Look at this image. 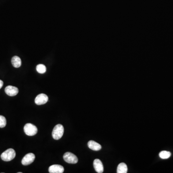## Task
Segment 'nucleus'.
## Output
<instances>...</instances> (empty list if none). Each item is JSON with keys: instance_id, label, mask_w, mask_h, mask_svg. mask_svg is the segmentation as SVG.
I'll return each mask as SVG.
<instances>
[{"instance_id": "39448f33", "label": "nucleus", "mask_w": 173, "mask_h": 173, "mask_svg": "<svg viewBox=\"0 0 173 173\" xmlns=\"http://www.w3.org/2000/svg\"><path fill=\"white\" fill-rule=\"evenodd\" d=\"M35 159V156L32 153L26 154L22 160V164L24 165H28L32 164Z\"/></svg>"}, {"instance_id": "f03ea898", "label": "nucleus", "mask_w": 173, "mask_h": 173, "mask_svg": "<svg viewBox=\"0 0 173 173\" xmlns=\"http://www.w3.org/2000/svg\"><path fill=\"white\" fill-rule=\"evenodd\" d=\"M15 155V151L13 148H9L1 154V157L3 161L8 162L14 159Z\"/></svg>"}, {"instance_id": "ddd939ff", "label": "nucleus", "mask_w": 173, "mask_h": 173, "mask_svg": "<svg viewBox=\"0 0 173 173\" xmlns=\"http://www.w3.org/2000/svg\"><path fill=\"white\" fill-rule=\"evenodd\" d=\"M171 155V153L170 152L165 151H161L159 153L160 157L162 159H166L169 158L170 157Z\"/></svg>"}, {"instance_id": "7ed1b4c3", "label": "nucleus", "mask_w": 173, "mask_h": 173, "mask_svg": "<svg viewBox=\"0 0 173 173\" xmlns=\"http://www.w3.org/2000/svg\"><path fill=\"white\" fill-rule=\"evenodd\" d=\"M24 130L26 135L29 136H33L37 133L38 128L33 124L27 123L24 126Z\"/></svg>"}, {"instance_id": "2eb2a0df", "label": "nucleus", "mask_w": 173, "mask_h": 173, "mask_svg": "<svg viewBox=\"0 0 173 173\" xmlns=\"http://www.w3.org/2000/svg\"><path fill=\"white\" fill-rule=\"evenodd\" d=\"M6 125V120L3 116H0V128H4Z\"/></svg>"}, {"instance_id": "9b49d317", "label": "nucleus", "mask_w": 173, "mask_h": 173, "mask_svg": "<svg viewBox=\"0 0 173 173\" xmlns=\"http://www.w3.org/2000/svg\"><path fill=\"white\" fill-rule=\"evenodd\" d=\"M11 62L13 67L15 68H18L21 66V60L18 56H14L12 58Z\"/></svg>"}, {"instance_id": "6e6552de", "label": "nucleus", "mask_w": 173, "mask_h": 173, "mask_svg": "<svg viewBox=\"0 0 173 173\" xmlns=\"http://www.w3.org/2000/svg\"><path fill=\"white\" fill-rule=\"evenodd\" d=\"M64 171V168L61 165H53L49 168V172L50 173H63Z\"/></svg>"}, {"instance_id": "423d86ee", "label": "nucleus", "mask_w": 173, "mask_h": 173, "mask_svg": "<svg viewBox=\"0 0 173 173\" xmlns=\"http://www.w3.org/2000/svg\"><path fill=\"white\" fill-rule=\"evenodd\" d=\"M48 101V96L46 94L41 93L36 97L35 102L37 105H43L46 104Z\"/></svg>"}, {"instance_id": "dca6fc26", "label": "nucleus", "mask_w": 173, "mask_h": 173, "mask_svg": "<svg viewBox=\"0 0 173 173\" xmlns=\"http://www.w3.org/2000/svg\"><path fill=\"white\" fill-rule=\"evenodd\" d=\"M3 85H4V82H3V81L0 80V89H1V88H2Z\"/></svg>"}, {"instance_id": "4468645a", "label": "nucleus", "mask_w": 173, "mask_h": 173, "mask_svg": "<svg viewBox=\"0 0 173 173\" xmlns=\"http://www.w3.org/2000/svg\"><path fill=\"white\" fill-rule=\"evenodd\" d=\"M36 69L38 72L40 74H44L46 71V67L44 64H38L36 67Z\"/></svg>"}, {"instance_id": "0eeeda50", "label": "nucleus", "mask_w": 173, "mask_h": 173, "mask_svg": "<svg viewBox=\"0 0 173 173\" xmlns=\"http://www.w3.org/2000/svg\"><path fill=\"white\" fill-rule=\"evenodd\" d=\"M5 92L10 96H15L18 94L19 90L18 88L14 86H8L5 89Z\"/></svg>"}, {"instance_id": "f8f14e48", "label": "nucleus", "mask_w": 173, "mask_h": 173, "mask_svg": "<svg viewBox=\"0 0 173 173\" xmlns=\"http://www.w3.org/2000/svg\"><path fill=\"white\" fill-rule=\"evenodd\" d=\"M127 167L126 164L121 162L119 164L117 167V173H127Z\"/></svg>"}, {"instance_id": "f257e3e1", "label": "nucleus", "mask_w": 173, "mask_h": 173, "mask_svg": "<svg viewBox=\"0 0 173 173\" xmlns=\"http://www.w3.org/2000/svg\"><path fill=\"white\" fill-rule=\"evenodd\" d=\"M64 132V128L63 125L61 124H58L55 126L53 128L52 136L54 139L55 140H59L63 136Z\"/></svg>"}, {"instance_id": "1a4fd4ad", "label": "nucleus", "mask_w": 173, "mask_h": 173, "mask_svg": "<svg viewBox=\"0 0 173 173\" xmlns=\"http://www.w3.org/2000/svg\"><path fill=\"white\" fill-rule=\"evenodd\" d=\"M93 166L97 173H102L104 172V166L100 160L98 159L94 160L93 162Z\"/></svg>"}, {"instance_id": "9d476101", "label": "nucleus", "mask_w": 173, "mask_h": 173, "mask_svg": "<svg viewBox=\"0 0 173 173\" xmlns=\"http://www.w3.org/2000/svg\"><path fill=\"white\" fill-rule=\"evenodd\" d=\"M88 145L89 148L94 151H98L102 148L101 145L93 140L89 141L88 143Z\"/></svg>"}, {"instance_id": "20e7f679", "label": "nucleus", "mask_w": 173, "mask_h": 173, "mask_svg": "<svg viewBox=\"0 0 173 173\" xmlns=\"http://www.w3.org/2000/svg\"><path fill=\"white\" fill-rule=\"evenodd\" d=\"M63 158L66 162L69 164H75L78 162V158L75 154L70 152L65 153Z\"/></svg>"}]
</instances>
